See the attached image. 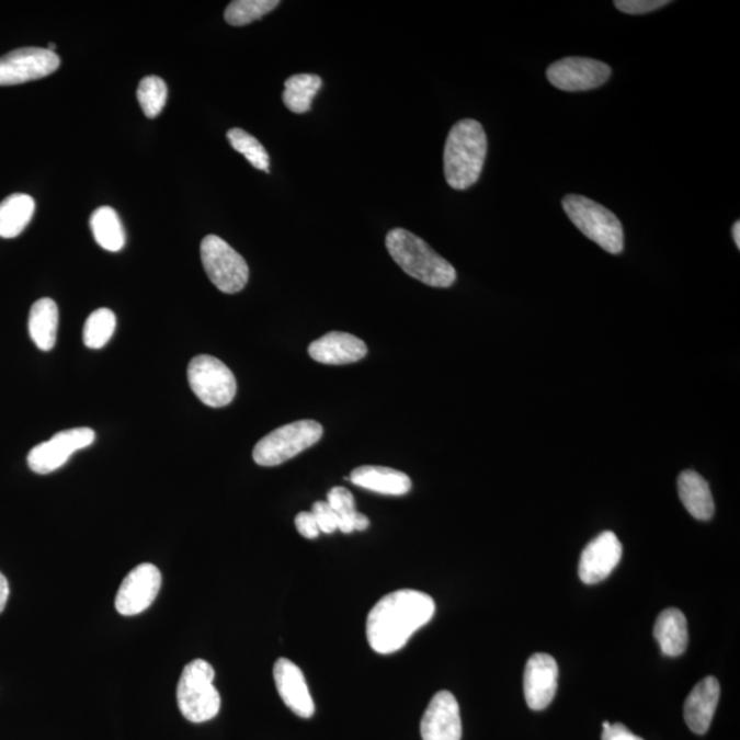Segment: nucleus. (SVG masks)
I'll list each match as a JSON object with an SVG mask.
<instances>
[{"mask_svg":"<svg viewBox=\"0 0 740 740\" xmlns=\"http://www.w3.org/2000/svg\"><path fill=\"white\" fill-rule=\"evenodd\" d=\"M436 606L432 596L417 590H398L383 596L366 619V638L378 654H392L417 630L431 622Z\"/></svg>","mask_w":740,"mask_h":740,"instance_id":"obj_1","label":"nucleus"},{"mask_svg":"<svg viewBox=\"0 0 740 740\" xmlns=\"http://www.w3.org/2000/svg\"><path fill=\"white\" fill-rule=\"evenodd\" d=\"M487 156V135L476 119H460L444 146V175L449 186L464 191L477 183Z\"/></svg>","mask_w":740,"mask_h":740,"instance_id":"obj_2","label":"nucleus"},{"mask_svg":"<svg viewBox=\"0 0 740 740\" xmlns=\"http://www.w3.org/2000/svg\"><path fill=\"white\" fill-rule=\"evenodd\" d=\"M389 255L403 272L430 287L448 288L457 280L454 266L424 240L403 228L389 230L386 238Z\"/></svg>","mask_w":740,"mask_h":740,"instance_id":"obj_3","label":"nucleus"},{"mask_svg":"<svg viewBox=\"0 0 740 740\" xmlns=\"http://www.w3.org/2000/svg\"><path fill=\"white\" fill-rule=\"evenodd\" d=\"M214 668L202 658L191 661L181 673L178 684V705L186 720L206 722L218 715L221 707Z\"/></svg>","mask_w":740,"mask_h":740,"instance_id":"obj_4","label":"nucleus"},{"mask_svg":"<svg viewBox=\"0 0 740 740\" xmlns=\"http://www.w3.org/2000/svg\"><path fill=\"white\" fill-rule=\"evenodd\" d=\"M562 206L570 221L601 249L619 254L624 250L623 224L601 203L581 195H567Z\"/></svg>","mask_w":740,"mask_h":740,"instance_id":"obj_5","label":"nucleus"},{"mask_svg":"<svg viewBox=\"0 0 740 740\" xmlns=\"http://www.w3.org/2000/svg\"><path fill=\"white\" fill-rule=\"evenodd\" d=\"M323 430L320 422L300 420L277 428L257 443L252 458L260 466H277L320 441Z\"/></svg>","mask_w":740,"mask_h":740,"instance_id":"obj_6","label":"nucleus"},{"mask_svg":"<svg viewBox=\"0 0 740 740\" xmlns=\"http://www.w3.org/2000/svg\"><path fill=\"white\" fill-rule=\"evenodd\" d=\"M201 258L208 278L221 293H240L249 282L250 271L244 258L219 236L207 235L202 240Z\"/></svg>","mask_w":740,"mask_h":740,"instance_id":"obj_7","label":"nucleus"},{"mask_svg":"<svg viewBox=\"0 0 740 740\" xmlns=\"http://www.w3.org/2000/svg\"><path fill=\"white\" fill-rule=\"evenodd\" d=\"M189 383L201 402L210 408H224L232 402L238 384L234 373L212 355H197L189 365Z\"/></svg>","mask_w":740,"mask_h":740,"instance_id":"obj_8","label":"nucleus"},{"mask_svg":"<svg viewBox=\"0 0 740 740\" xmlns=\"http://www.w3.org/2000/svg\"><path fill=\"white\" fill-rule=\"evenodd\" d=\"M95 442V432L81 426L55 433L47 442L37 444L27 454V465L38 475H48L68 463L71 455Z\"/></svg>","mask_w":740,"mask_h":740,"instance_id":"obj_9","label":"nucleus"},{"mask_svg":"<svg viewBox=\"0 0 740 740\" xmlns=\"http://www.w3.org/2000/svg\"><path fill=\"white\" fill-rule=\"evenodd\" d=\"M57 54L47 48L24 47L0 57V86H19L44 79L59 68Z\"/></svg>","mask_w":740,"mask_h":740,"instance_id":"obj_10","label":"nucleus"},{"mask_svg":"<svg viewBox=\"0 0 740 740\" xmlns=\"http://www.w3.org/2000/svg\"><path fill=\"white\" fill-rule=\"evenodd\" d=\"M612 75L611 66L591 58L569 57L548 66L547 80L558 90L583 92L605 84Z\"/></svg>","mask_w":740,"mask_h":740,"instance_id":"obj_11","label":"nucleus"},{"mask_svg":"<svg viewBox=\"0 0 740 740\" xmlns=\"http://www.w3.org/2000/svg\"><path fill=\"white\" fill-rule=\"evenodd\" d=\"M161 585L162 574L156 565H137L121 583L115 608L123 616H136L152 605Z\"/></svg>","mask_w":740,"mask_h":740,"instance_id":"obj_12","label":"nucleus"},{"mask_svg":"<svg viewBox=\"0 0 740 740\" xmlns=\"http://www.w3.org/2000/svg\"><path fill=\"white\" fill-rule=\"evenodd\" d=\"M422 740H460L459 705L449 691H439L428 705L421 720Z\"/></svg>","mask_w":740,"mask_h":740,"instance_id":"obj_13","label":"nucleus"},{"mask_svg":"<svg viewBox=\"0 0 740 740\" xmlns=\"http://www.w3.org/2000/svg\"><path fill=\"white\" fill-rule=\"evenodd\" d=\"M623 556V546L614 532L606 531L597 535L581 553L579 576L585 584H596L605 580L617 567Z\"/></svg>","mask_w":740,"mask_h":740,"instance_id":"obj_14","label":"nucleus"},{"mask_svg":"<svg viewBox=\"0 0 740 740\" xmlns=\"http://www.w3.org/2000/svg\"><path fill=\"white\" fill-rule=\"evenodd\" d=\"M558 687V665L551 656L534 654L525 665L524 695L532 710L546 709Z\"/></svg>","mask_w":740,"mask_h":740,"instance_id":"obj_15","label":"nucleus"},{"mask_svg":"<svg viewBox=\"0 0 740 740\" xmlns=\"http://www.w3.org/2000/svg\"><path fill=\"white\" fill-rule=\"evenodd\" d=\"M273 676L278 695L296 716L310 718L315 715V702L298 665L287 658H278L274 663Z\"/></svg>","mask_w":740,"mask_h":740,"instance_id":"obj_16","label":"nucleus"},{"mask_svg":"<svg viewBox=\"0 0 740 740\" xmlns=\"http://www.w3.org/2000/svg\"><path fill=\"white\" fill-rule=\"evenodd\" d=\"M367 354L364 340L345 332H329L309 345L312 360L326 365H348Z\"/></svg>","mask_w":740,"mask_h":740,"instance_id":"obj_17","label":"nucleus"},{"mask_svg":"<svg viewBox=\"0 0 740 740\" xmlns=\"http://www.w3.org/2000/svg\"><path fill=\"white\" fill-rule=\"evenodd\" d=\"M720 699V683L716 678L702 679L691 691L684 704V720L691 731L704 735L709 729Z\"/></svg>","mask_w":740,"mask_h":740,"instance_id":"obj_18","label":"nucleus"},{"mask_svg":"<svg viewBox=\"0 0 740 740\" xmlns=\"http://www.w3.org/2000/svg\"><path fill=\"white\" fill-rule=\"evenodd\" d=\"M350 481L383 496L400 497L411 490L410 477L403 471L386 466H360L351 471Z\"/></svg>","mask_w":740,"mask_h":740,"instance_id":"obj_19","label":"nucleus"},{"mask_svg":"<svg viewBox=\"0 0 740 740\" xmlns=\"http://www.w3.org/2000/svg\"><path fill=\"white\" fill-rule=\"evenodd\" d=\"M680 501L694 519L707 521L715 514L710 487L701 475L694 470H684L678 479Z\"/></svg>","mask_w":740,"mask_h":740,"instance_id":"obj_20","label":"nucleus"},{"mask_svg":"<svg viewBox=\"0 0 740 740\" xmlns=\"http://www.w3.org/2000/svg\"><path fill=\"white\" fill-rule=\"evenodd\" d=\"M654 636L663 654L669 657L683 654L688 646L687 618L683 612L673 607L663 611L657 618Z\"/></svg>","mask_w":740,"mask_h":740,"instance_id":"obj_21","label":"nucleus"},{"mask_svg":"<svg viewBox=\"0 0 740 740\" xmlns=\"http://www.w3.org/2000/svg\"><path fill=\"white\" fill-rule=\"evenodd\" d=\"M59 322L58 306L53 299L43 298L33 304L27 321L31 339L42 351L54 349Z\"/></svg>","mask_w":740,"mask_h":740,"instance_id":"obj_22","label":"nucleus"},{"mask_svg":"<svg viewBox=\"0 0 740 740\" xmlns=\"http://www.w3.org/2000/svg\"><path fill=\"white\" fill-rule=\"evenodd\" d=\"M35 201L26 194H13L0 203V238L13 239L22 234L35 213Z\"/></svg>","mask_w":740,"mask_h":740,"instance_id":"obj_23","label":"nucleus"},{"mask_svg":"<svg viewBox=\"0 0 740 740\" xmlns=\"http://www.w3.org/2000/svg\"><path fill=\"white\" fill-rule=\"evenodd\" d=\"M90 225L93 238L103 250L117 252L124 249L125 230L114 208L109 206L96 208L92 213Z\"/></svg>","mask_w":740,"mask_h":740,"instance_id":"obj_24","label":"nucleus"},{"mask_svg":"<svg viewBox=\"0 0 740 740\" xmlns=\"http://www.w3.org/2000/svg\"><path fill=\"white\" fill-rule=\"evenodd\" d=\"M322 86L320 76L301 73L289 77L284 82L283 102L295 114L310 112L312 99Z\"/></svg>","mask_w":740,"mask_h":740,"instance_id":"obj_25","label":"nucleus"},{"mask_svg":"<svg viewBox=\"0 0 740 740\" xmlns=\"http://www.w3.org/2000/svg\"><path fill=\"white\" fill-rule=\"evenodd\" d=\"M327 502L338 515V530L343 534L369 528L371 521L365 514L356 512L353 493L344 487H333L328 492Z\"/></svg>","mask_w":740,"mask_h":740,"instance_id":"obj_26","label":"nucleus"},{"mask_svg":"<svg viewBox=\"0 0 740 740\" xmlns=\"http://www.w3.org/2000/svg\"><path fill=\"white\" fill-rule=\"evenodd\" d=\"M117 327V318L110 309H98L87 318L82 340L88 349H102L112 339Z\"/></svg>","mask_w":740,"mask_h":740,"instance_id":"obj_27","label":"nucleus"},{"mask_svg":"<svg viewBox=\"0 0 740 740\" xmlns=\"http://www.w3.org/2000/svg\"><path fill=\"white\" fill-rule=\"evenodd\" d=\"M278 4V0H235L225 9V21L232 26L249 25L271 13Z\"/></svg>","mask_w":740,"mask_h":740,"instance_id":"obj_28","label":"nucleus"},{"mask_svg":"<svg viewBox=\"0 0 740 740\" xmlns=\"http://www.w3.org/2000/svg\"><path fill=\"white\" fill-rule=\"evenodd\" d=\"M227 137L234 150L240 152L241 156H244L252 167L269 173L271 159H269L265 147L261 145V141L258 140L257 137L247 134L246 130L240 128L228 130Z\"/></svg>","mask_w":740,"mask_h":740,"instance_id":"obj_29","label":"nucleus"},{"mask_svg":"<svg viewBox=\"0 0 740 740\" xmlns=\"http://www.w3.org/2000/svg\"><path fill=\"white\" fill-rule=\"evenodd\" d=\"M136 95L146 117L156 118L167 104L168 87L161 77L148 76L140 81Z\"/></svg>","mask_w":740,"mask_h":740,"instance_id":"obj_30","label":"nucleus"},{"mask_svg":"<svg viewBox=\"0 0 740 740\" xmlns=\"http://www.w3.org/2000/svg\"><path fill=\"white\" fill-rule=\"evenodd\" d=\"M669 3L668 0H616L614 5L625 14L641 15L665 8Z\"/></svg>","mask_w":740,"mask_h":740,"instance_id":"obj_31","label":"nucleus"},{"mask_svg":"<svg viewBox=\"0 0 740 740\" xmlns=\"http://www.w3.org/2000/svg\"><path fill=\"white\" fill-rule=\"evenodd\" d=\"M311 513L315 515L318 528L322 534H333L334 531H338V515L328 502H316L312 504Z\"/></svg>","mask_w":740,"mask_h":740,"instance_id":"obj_32","label":"nucleus"},{"mask_svg":"<svg viewBox=\"0 0 740 740\" xmlns=\"http://www.w3.org/2000/svg\"><path fill=\"white\" fill-rule=\"evenodd\" d=\"M295 526L298 530L299 534L306 539H316L320 536L321 532L318 528L317 521L315 515L311 512H300L296 515Z\"/></svg>","mask_w":740,"mask_h":740,"instance_id":"obj_33","label":"nucleus"},{"mask_svg":"<svg viewBox=\"0 0 740 740\" xmlns=\"http://www.w3.org/2000/svg\"><path fill=\"white\" fill-rule=\"evenodd\" d=\"M602 740H644L629 731L624 724H611V727L603 729Z\"/></svg>","mask_w":740,"mask_h":740,"instance_id":"obj_34","label":"nucleus"},{"mask_svg":"<svg viewBox=\"0 0 740 740\" xmlns=\"http://www.w3.org/2000/svg\"><path fill=\"white\" fill-rule=\"evenodd\" d=\"M10 595V587L8 579L4 578L3 573H0V613L4 611L5 605H8Z\"/></svg>","mask_w":740,"mask_h":740,"instance_id":"obj_35","label":"nucleus"},{"mask_svg":"<svg viewBox=\"0 0 740 740\" xmlns=\"http://www.w3.org/2000/svg\"><path fill=\"white\" fill-rule=\"evenodd\" d=\"M732 235H733L735 243H737L738 249H740V223L739 221L733 224Z\"/></svg>","mask_w":740,"mask_h":740,"instance_id":"obj_36","label":"nucleus"},{"mask_svg":"<svg viewBox=\"0 0 740 740\" xmlns=\"http://www.w3.org/2000/svg\"><path fill=\"white\" fill-rule=\"evenodd\" d=\"M602 727H603V729H607L608 727H611V722L603 721Z\"/></svg>","mask_w":740,"mask_h":740,"instance_id":"obj_37","label":"nucleus"}]
</instances>
